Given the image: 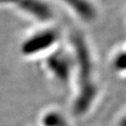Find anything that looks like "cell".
Listing matches in <instances>:
<instances>
[{"mask_svg":"<svg viewBox=\"0 0 126 126\" xmlns=\"http://www.w3.org/2000/svg\"><path fill=\"white\" fill-rule=\"evenodd\" d=\"M125 23H126V15H125Z\"/></svg>","mask_w":126,"mask_h":126,"instance_id":"4","label":"cell"},{"mask_svg":"<svg viewBox=\"0 0 126 126\" xmlns=\"http://www.w3.org/2000/svg\"><path fill=\"white\" fill-rule=\"evenodd\" d=\"M109 67L115 76L126 80V42L113 50L109 57Z\"/></svg>","mask_w":126,"mask_h":126,"instance_id":"2","label":"cell"},{"mask_svg":"<svg viewBox=\"0 0 126 126\" xmlns=\"http://www.w3.org/2000/svg\"><path fill=\"white\" fill-rule=\"evenodd\" d=\"M115 126H126V107L122 109L118 116Z\"/></svg>","mask_w":126,"mask_h":126,"instance_id":"3","label":"cell"},{"mask_svg":"<svg viewBox=\"0 0 126 126\" xmlns=\"http://www.w3.org/2000/svg\"><path fill=\"white\" fill-rule=\"evenodd\" d=\"M76 48L79 83L75 109L79 115H86L98 104L103 90L97 73L96 58L90 43L83 37L77 38Z\"/></svg>","mask_w":126,"mask_h":126,"instance_id":"1","label":"cell"}]
</instances>
